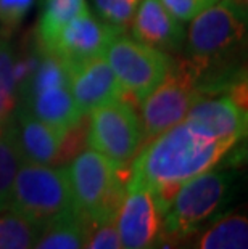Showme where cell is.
I'll list each match as a JSON object with an SVG mask.
<instances>
[{"label":"cell","instance_id":"obj_10","mask_svg":"<svg viewBox=\"0 0 248 249\" xmlns=\"http://www.w3.org/2000/svg\"><path fill=\"white\" fill-rule=\"evenodd\" d=\"M119 33H123V29L98 19L87 8L63 26L42 50L57 56L66 68H70L103 55L108 44Z\"/></svg>","mask_w":248,"mask_h":249},{"label":"cell","instance_id":"obj_24","mask_svg":"<svg viewBox=\"0 0 248 249\" xmlns=\"http://www.w3.org/2000/svg\"><path fill=\"white\" fill-rule=\"evenodd\" d=\"M82 249H121L114 220L103 222L91 229Z\"/></svg>","mask_w":248,"mask_h":249},{"label":"cell","instance_id":"obj_20","mask_svg":"<svg viewBox=\"0 0 248 249\" xmlns=\"http://www.w3.org/2000/svg\"><path fill=\"white\" fill-rule=\"evenodd\" d=\"M42 227L17 213L0 215V249H31Z\"/></svg>","mask_w":248,"mask_h":249},{"label":"cell","instance_id":"obj_15","mask_svg":"<svg viewBox=\"0 0 248 249\" xmlns=\"http://www.w3.org/2000/svg\"><path fill=\"white\" fill-rule=\"evenodd\" d=\"M13 127L23 162L45 164V166L57 164L65 134L42 123L24 107L18 109L17 123H13Z\"/></svg>","mask_w":248,"mask_h":249},{"label":"cell","instance_id":"obj_8","mask_svg":"<svg viewBox=\"0 0 248 249\" xmlns=\"http://www.w3.org/2000/svg\"><path fill=\"white\" fill-rule=\"evenodd\" d=\"M87 142L116 166L128 167L144 143L140 119L133 103L114 100L89 113Z\"/></svg>","mask_w":248,"mask_h":249},{"label":"cell","instance_id":"obj_1","mask_svg":"<svg viewBox=\"0 0 248 249\" xmlns=\"http://www.w3.org/2000/svg\"><path fill=\"white\" fill-rule=\"evenodd\" d=\"M234 146L235 143L216 140L182 121L140 148L128 185L152 192L163 213L182 183L213 169Z\"/></svg>","mask_w":248,"mask_h":249},{"label":"cell","instance_id":"obj_21","mask_svg":"<svg viewBox=\"0 0 248 249\" xmlns=\"http://www.w3.org/2000/svg\"><path fill=\"white\" fill-rule=\"evenodd\" d=\"M13 50L7 39L0 37V121L3 124L10 123V116L17 107L18 81L15 72Z\"/></svg>","mask_w":248,"mask_h":249},{"label":"cell","instance_id":"obj_16","mask_svg":"<svg viewBox=\"0 0 248 249\" xmlns=\"http://www.w3.org/2000/svg\"><path fill=\"white\" fill-rule=\"evenodd\" d=\"M91 224L76 211L45 225L31 249H82Z\"/></svg>","mask_w":248,"mask_h":249},{"label":"cell","instance_id":"obj_17","mask_svg":"<svg viewBox=\"0 0 248 249\" xmlns=\"http://www.w3.org/2000/svg\"><path fill=\"white\" fill-rule=\"evenodd\" d=\"M197 249H248V220L244 214H226L202 233Z\"/></svg>","mask_w":248,"mask_h":249},{"label":"cell","instance_id":"obj_26","mask_svg":"<svg viewBox=\"0 0 248 249\" xmlns=\"http://www.w3.org/2000/svg\"><path fill=\"white\" fill-rule=\"evenodd\" d=\"M5 125H7V124H3L2 121H0V134H2V130L5 129Z\"/></svg>","mask_w":248,"mask_h":249},{"label":"cell","instance_id":"obj_14","mask_svg":"<svg viewBox=\"0 0 248 249\" xmlns=\"http://www.w3.org/2000/svg\"><path fill=\"white\" fill-rule=\"evenodd\" d=\"M131 23L135 40L161 52L181 50L186 40L182 23L160 0H140Z\"/></svg>","mask_w":248,"mask_h":249},{"label":"cell","instance_id":"obj_19","mask_svg":"<svg viewBox=\"0 0 248 249\" xmlns=\"http://www.w3.org/2000/svg\"><path fill=\"white\" fill-rule=\"evenodd\" d=\"M23 162L13 123H8L0 134V213L10 204L13 182Z\"/></svg>","mask_w":248,"mask_h":249},{"label":"cell","instance_id":"obj_22","mask_svg":"<svg viewBox=\"0 0 248 249\" xmlns=\"http://www.w3.org/2000/svg\"><path fill=\"white\" fill-rule=\"evenodd\" d=\"M140 0H94V7L105 23L124 29L131 24Z\"/></svg>","mask_w":248,"mask_h":249},{"label":"cell","instance_id":"obj_13","mask_svg":"<svg viewBox=\"0 0 248 249\" xmlns=\"http://www.w3.org/2000/svg\"><path fill=\"white\" fill-rule=\"evenodd\" d=\"M184 121L216 140L237 145L247 134V107L230 95L202 97L192 105Z\"/></svg>","mask_w":248,"mask_h":249},{"label":"cell","instance_id":"obj_23","mask_svg":"<svg viewBox=\"0 0 248 249\" xmlns=\"http://www.w3.org/2000/svg\"><path fill=\"white\" fill-rule=\"evenodd\" d=\"M36 0H0V26L5 33H12L26 19Z\"/></svg>","mask_w":248,"mask_h":249},{"label":"cell","instance_id":"obj_5","mask_svg":"<svg viewBox=\"0 0 248 249\" xmlns=\"http://www.w3.org/2000/svg\"><path fill=\"white\" fill-rule=\"evenodd\" d=\"M200 74L202 68L191 58L171 60L161 82L139 102L144 142H150L186 119L191 107L200 98Z\"/></svg>","mask_w":248,"mask_h":249},{"label":"cell","instance_id":"obj_6","mask_svg":"<svg viewBox=\"0 0 248 249\" xmlns=\"http://www.w3.org/2000/svg\"><path fill=\"white\" fill-rule=\"evenodd\" d=\"M18 92L31 114L61 134L84 118L73 100L66 66L47 52L39 56L28 77L19 82Z\"/></svg>","mask_w":248,"mask_h":249},{"label":"cell","instance_id":"obj_2","mask_svg":"<svg viewBox=\"0 0 248 249\" xmlns=\"http://www.w3.org/2000/svg\"><path fill=\"white\" fill-rule=\"evenodd\" d=\"M65 169L76 211L91 227L114 220L131 167L116 166L95 150H82Z\"/></svg>","mask_w":248,"mask_h":249},{"label":"cell","instance_id":"obj_7","mask_svg":"<svg viewBox=\"0 0 248 249\" xmlns=\"http://www.w3.org/2000/svg\"><path fill=\"white\" fill-rule=\"evenodd\" d=\"M247 12L239 0H218L192 19L187 58L203 70L223 65L245 39Z\"/></svg>","mask_w":248,"mask_h":249},{"label":"cell","instance_id":"obj_4","mask_svg":"<svg viewBox=\"0 0 248 249\" xmlns=\"http://www.w3.org/2000/svg\"><path fill=\"white\" fill-rule=\"evenodd\" d=\"M8 208L42 229L50 222L76 213L66 169L21 162Z\"/></svg>","mask_w":248,"mask_h":249},{"label":"cell","instance_id":"obj_9","mask_svg":"<svg viewBox=\"0 0 248 249\" xmlns=\"http://www.w3.org/2000/svg\"><path fill=\"white\" fill-rule=\"evenodd\" d=\"M105 60L128 98L140 102L168 72L171 56L119 33L105 50Z\"/></svg>","mask_w":248,"mask_h":249},{"label":"cell","instance_id":"obj_25","mask_svg":"<svg viewBox=\"0 0 248 249\" xmlns=\"http://www.w3.org/2000/svg\"><path fill=\"white\" fill-rule=\"evenodd\" d=\"M179 21H191L218 0H160Z\"/></svg>","mask_w":248,"mask_h":249},{"label":"cell","instance_id":"obj_11","mask_svg":"<svg viewBox=\"0 0 248 249\" xmlns=\"http://www.w3.org/2000/svg\"><path fill=\"white\" fill-rule=\"evenodd\" d=\"M114 224L121 249L160 248L161 211L149 190L126 185Z\"/></svg>","mask_w":248,"mask_h":249},{"label":"cell","instance_id":"obj_3","mask_svg":"<svg viewBox=\"0 0 248 249\" xmlns=\"http://www.w3.org/2000/svg\"><path fill=\"white\" fill-rule=\"evenodd\" d=\"M232 182L230 171L210 169L182 183L161 213V240L177 245L197 233L228 201Z\"/></svg>","mask_w":248,"mask_h":249},{"label":"cell","instance_id":"obj_18","mask_svg":"<svg viewBox=\"0 0 248 249\" xmlns=\"http://www.w3.org/2000/svg\"><path fill=\"white\" fill-rule=\"evenodd\" d=\"M86 10V0H45L38 26V37L42 49L54 39L63 26Z\"/></svg>","mask_w":248,"mask_h":249},{"label":"cell","instance_id":"obj_12","mask_svg":"<svg viewBox=\"0 0 248 249\" xmlns=\"http://www.w3.org/2000/svg\"><path fill=\"white\" fill-rule=\"evenodd\" d=\"M70 90L81 116L126 97L103 55L66 68Z\"/></svg>","mask_w":248,"mask_h":249}]
</instances>
